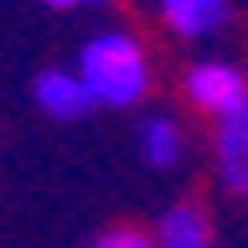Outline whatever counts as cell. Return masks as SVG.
I'll use <instances>...</instances> for the list:
<instances>
[{"instance_id":"cell-1","label":"cell","mask_w":248,"mask_h":248,"mask_svg":"<svg viewBox=\"0 0 248 248\" xmlns=\"http://www.w3.org/2000/svg\"><path fill=\"white\" fill-rule=\"evenodd\" d=\"M73 73L83 78L93 108H145V98L155 93V57L135 26L88 31Z\"/></svg>"},{"instance_id":"cell-2","label":"cell","mask_w":248,"mask_h":248,"mask_svg":"<svg viewBox=\"0 0 248 248\" xmlns=\"http://www.w3.org/2000/svg\"><path fill=\"white\" fill-rule=\"evenodd\" d=\"M243 93H248V73H243V62H232V57H197V62H186V73H181V98L202 119L228 114Z\"/></svg>"},{"instance_id":"cell-3","label":"cell","mask_w":248,"mask_h":248,"mask_svg":"<svg viewBox=\"0 0 248 248\" xmlns=\"http://www.w3.org/2000/svg\"><path fill=\"white\" fill-rule=\"evenodd\" d=\"M212 170L228 197L248 202V93L212 119Z\"/></svg>"},{"instance_id":"cell-4","label":"cell","mask_w":248,"mask_h":248,"mask_svg":"<svg viewBox=\"0 0 248 248\" xmlns=\"http://www.w3.org/2000/svg\"><path fill=\"white\" fill-rule=\"evenodd\" d=\"M31 104L52 124H78V119L93 114V98H88V88H83V78L73 67H42L31 78Z\"/></svg>"},{"instance_id":"cell-5","label":"cell","mask_w":248,"mask_h":248,"mask_svg":"<svg viewBox=\"0 0 248 248\" xmlns=\"http://www.w3.org/2000/svg\"><path fill=\"white\" fill-rule=\"evenodd\" d=\"M160 26L176 42H212L232 21V0H155Z\"/></svg>"},{"instance_id":"cell-6","label":"cell","mask_w":248,"mask_h":248,"mask_svg":"<svg viewBox=\"0 0 248 248\" xmlns=\"http://www.w3.org/2000/svg\"><path fill=\"white\" fill-rule=\"evenodd\" d=\"M150 243L155 248H217L212 212H207L202 202H170L166 212L155 217Z\"/></svg>"},{"instance_id":"cell-7","label":"cell","mask_w":248,"mask_h":248,"mask_svg":"<svg viewBox=\"0 0 248 248\" xmlns=\"http://www.w3.org/2000/svg\"><path fill=\"white\" fill-rule=\"evenodd\" d=\"M135 145H140V160L150 170H176L186 160V124L176 114H145Z\"/></svg>"},{"instance_id":"cell-8","label":"cell","mask_w":248,"mask_h":248,"mask_svg":"<svg viewBox=\"0 0 248 248\" xmlns=\"http://www.w3.org/2000/svg\"><path fill=\"white\" fill-rule=\"evenodd\" d=\"M88 248H155V243H150V228L114 222V228H104L98 238H88Z\"/></svg>"},{"instance_id":"cell-9","label":"cell","mask_w":248,"mask_h":248,"mask_svg":"<svg viewBox=\"0 0 248 248\" xmlns=\"http://www.w3.org/2000/svg\"><path fill=\"white\" fill-rule=\"evenodd\" d=\"M52 11H108L114 0H46Z\"/></svg>"}]
</instances>
